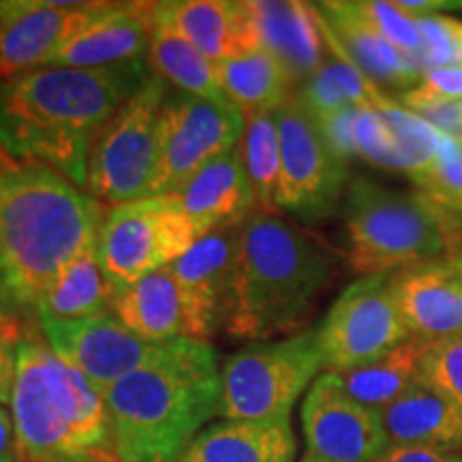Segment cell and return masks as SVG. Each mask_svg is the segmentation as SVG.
<instances>
[{"mask_svg":"<svg viewBox=\"0 0 462 462\" xmlns=\"http://www.w3.org/2000/svg\"><path fill=\"white\" fill-rule=\"evenodd\" d=\"M152 75L146 60L103 69L43 67L0 82V146L20 165H39L86 184L103 129Z\"/></svg>","mask_w":462,"mask_h":462,"instance_id":"cell-1","label":"cell"},{"mask_svg":"<svg viewBox=\"0 0 462 462\" xmlns=\"http://www.w3.org/2000/svg\"><path fill=\"white\" fill-rule=\"evenodd\" d=\"M101 201L60 173L20 165L0 178V310L37 313L58 276L97 245Z\"/></svg>","mask_w":462,"mask_h":462,"instance_id":"cell-2","label":"cell"},{"mask_svg":"<svg viewBox=\"0 0 462 462\" xmlns=\"http://www.w3.org/2000/svg\"><path fill=\"white\" fill-rule=\"evenodd\" d=\"M120 462H176L221 407V366L208 340L178 338L106 394Z\"/></svg>","mask_w":462,"mask_h":462,"instance_id":"cell-3","label":"cell"},{"mask_svg":"<svg viewBox=\"0 0 462 462\" xmlns=\"http://www.w3.org/2000/svg\"><path fill=\"white\" fill-rule=\"evenodd\" d=\"M332 270L330 251L313 236L279 215L253 212L242 223L225 334L234 340H268L298 330Z\"/></svg>","mask_w":462,"mask_h":462,"instance_id":"cell-4","label":"cell"},{"mask_svg":"<svg viewBox=\"0 0 462 462\" xmlns=\"http://www.w3.org/2000/svg\"><path fill=\"white\" fill-rule=\"evenodd\" d=\"M9 407L17 460L82 462L114 452L106 398L42 337L24 332L20 340Z\"/></svg>","mask_w":462,"mask_h":462,"instance_id":"cell-5","label":"cell"},{"mask_svg":"<svg viewBox=\"0 0 462 462\" xmlns=\"http://www.w3.org/2000/svg\"><path fill=\"white\" fill-rule=\"evenodd\" d=\"M343 223L346 263L362 276L392 274V270L448 257L446 236L426 201L371 178L349 182Z\"/></svg>","mask_w":462,"mask_h":462,"instance_id":"cell-6","label":"cell"},{"mask_svg":"<svg viewBox=\"0 0 462 462\" xmlns=\"http://www.w3.org/2000/svg\"><path fill=\"white\" fill-rule=\"evenodd\" d=\"M323 368L317 328L238 351L221 366L218 418L245 421L289 420L293 404Z\"/></svg>","mask_w":462,"mask_h":462,"instance_id":"cell-7","label":"cell"},{"mask_svg":"<svg viewBox=\"0 0 462 462\" xmlns=\"http://www.w3.org/2000/svg\"><path fill=\"white\" fill-rule=\"evenodd\" d=\"M167 82H148L114 116L97 140L88 161L86 189L99 201L120 206L150 198L159 157V123Z\"/></svg>","mask_w":462,"mask_h":462,"instance_id":"cell-8","label":"cell"},{"mask_svg":"<svg viewBox=\"0 0 462 462\" xmlns=\"http://www.w3.org/2000/svg\"><path fill=\"white\" fill-rule=\"evenodd\" d=\"M198 242L193 225L171 195L109 208L97 238V259L114 287L170 268Z\"/></svg>","mask_w":462,"mask_h":462,"instance_id":"cell-9","label":"cell"},{"mask_svg":"<svg viewBox=\"0 0 462 462\" xmlns=\"http://www.w3.org/2000/svg\"><path fill=\"white\" fill-rule=\"evenodd\" d=\"M281 143V180L276 204L302 223H319L337 210L349 165L334 152L319 123L291 95L274 112Z\"/></svg>","mask_w":462,"mask_h":462,"instance_id":"cell-10","label":"cell"},{"mask_svg":"<svg viewBox=\"0 0 462 462\" xmlns=\"http://www.w3.org/2000/svg\"><path fill=\"white\" fill-rule=\"evenodd\" d=\"M246 118L234 103L199 97H167L159 123V157L150 198L173 195L199 170L240 146Z\"/></svg>","mask_w":462,"mask_h":462,"instance_id":"cell-11","label":"cell"},{"mask_svg":"<svg viewBox=\"0 0 462 462\" xmlns=\"http://www.w3.org/2000/svg\"><path fill=\"white\" fill-rule=\"evenodd\" d=\"M317 334L328 373L364 366L411 338L390 289V274L364 276L346 287Z\"/></svg>","mask_w":462,"mask_h":462,"instance_id":"cell-12","label":"cell"},{"mask_svg":"<svg viewBox=\"0 0 462 462\" xmlns=\"http://www.w3.org/2000/svg\"><path fill=\"white\" fill-rule=\"evenodd\" d=\"M309 452L328 462H374L390 439L381 415L346 394L334 373L315 379L302 402Z\"/></svg>","mask_w":462,"mask_h":462,"instance_id":"cell-13","label":"cell"},{"mask_svg":"<svg viewBox=\"0 0 462 462\" xmlns=\"http://www.w3.org/2000/svg\"><path fill=\"white\" fill-rule=\"evenodd\" d=\"M39 321L50 349L82 373L103 398L161 346L137 338L114 313L78 321L39 317Z\"/></svg>","mask_w":462,"mask_h":462,"instance_id":"cell-14","label":"cell"},{"mask_svg":"<svg viewBox=\"0 0 462 462\" xmlns=\"http://www.w3.org/2000/svg\"><path fill=\"white\" fill-rule=\"evenodd\" d=\"M240 245L242 223L204 236L170 265L187 304L189 338L208 340L227 323Z\"/></svg>","mask_w":462,"mask_h":462,"instance_id":"cell-15","label":"cell"},{"mask_svg":"<svg viewBox=\"0 0 462 462\" xmlns=\"http://www.w3.org/2000/svg\"><path fill=\"white\" fill-rule=\"evenodd\" d=\"M106 3H51L5 0L0 3V82L50 67L51 58L75 31Z\"/></svg>","mask_w":462,"mask_h":462,"instance_id":"cell-16","label":"cell"},{"mask_svg":"<svg viewBox=\"0 0 462 462\" xmlns=\"http://www.w3.org/2000/svg\"><path fill=\"white\" fill-rule=\"evenodd\" d=\"M390 289L411 337L430 343L462 334V257L396 270Z\"/></svg>","mask_w":462,"mask_h":462,"instance_id":"cell-17","label":"cell"},{"mask_svg":"<svg viewBox=\"0 0 462 462\" xmlns=\"http://www.w3.org/2000/svg\"><path fill=\"white\" fill-rule=\"evenodd\" d=\"M154 3H106L51 58L50 67L103 69L143 60Z\"/></svg>","mask_w":462,"mask_h":462,"instance_id":"cell-18","label":"cell"},{"mask_svg":"<svg viewBox=\"0 0 462 462\" xmlns=\"http://www.w3.org/2000/svg\"><path fill=\"white\" fill-rule=\"evenodd\" d=\"M171 198L193 225L198 240L212 231L245 223L253 212H257L255 193L242 163L240 146L210 161Z\"/></svg>","mask_w":462,"mask_h":462,"instance_id":"cell-19","label":"cell"},{"mask_svg":"<svg viewBox=\"0 0 462 462\" xmlns=\"http://www.w3.org/2000/svg\"><path fill=\"white\" fill-rule=\"evenodd\" d=\"M259 45L285 69L293 86H304L319 71L328 56L315 5L296 0H253L248 3Z\"/></svg>","mask_w":462,"mask_h":462,"instance_id":"cell-20","label":"cell"},{"mask_svg":"<svg viewBox=\"0 0 462 462\" xmlns=\"http://www.w3.org/2000/svg\"><path fill=\"white\" fill-rule=\"evenodd\" d=\"M315 7L345 54L381 92H407L421 82L424 75L368 24L356 3H319Z\"/></svg>","mask_w":462,"mask_h":462,"instance_id":"cell-21","label":"cell"},{"mask_svg":"<svg viewBox=\"0 0 462 462\" xmlns=\"http://www.w3.org/2000/svg\"><path fill=\"white\" fill-rule=\"evenodd\" d=\"M159 9L215 65L262 48L248 3L176 0L159 3Z\"/></svg>","mask_w":462,"mask_h":462,"instance_id":"cell-22","label":"cell"},{"mask_svg":"<svg viewBox=\"0 0 462 462\" xmlns=\"http://www.w3.org/2000/svg\"><path fill=\"white\" fill-rule=\"evenodd\" d=\"M291 421L223 420L199 432L176 462H293Z\"/></svg>","mask_w":462,"mask_h":462,"instance_id":"cell-23","label":"cell"},{"mask_svg":"<svg viewBox=\"0 0 462 462\" xmlns=\"http://www.w3.org/2000/svg\"><path fill=\"white\" fill-rule=\"evenodd\" d=\"M114 315L146 343L165 345L189 338L187 304L170 268L116 287Z\"/></svg>","mask_w":462,"mask_h":462,"instance_id":"cell-24","label":"cell"},{"mask_svg":"<svg viewBox=\"0 0 462 462\" xmlns=\"http://www.w3.org/2000/svg\"><path fill=\"white\" fill-rule=\"evenodd\" d=\"M379 415L390 446L462 449V411L420 381Z\"/></svg>","mask_w":462,"mask_h":462,"instance_id":"cell-25","label":"cell"},{"mask_svg":"<svg viewBox=\"0 0 462 462\" xmlns=\"http://www.w3.org/2000/svg\"><path fill=\"white\" fill-rule=\"evenodd\" d=\"M148 67L152 75L176 86L178 92H184V95L215 103L229 101L218 84L215 62L208 60L182 32L173 28L163 11L159 9V3H154L152 9Z\"/></svg>","mask_w":462,"mask_h":462,"instance_id":"cell-26","label":"cell"},{"mask_svg":"<svg viewBox=\"0 0 462 462\" xmlns=\"http://www.w3.org/2000/svg\"><path fill=\"white\" fill-rule=\"evenodd\" d=\"M319 20L323 37H326L328 56L319 71L304 86H300L296 97L315 118H326V116H332L346 107L374 106L385 92H381L377 86H373L364 78L360 69L351 62V58L332 37L330 28L326 26L321 15Z\"/></svg>","mask_w":462,"mask_h":462,"instance_id":"cell-27","label":"cell"},{"mask_svg":"<svg viewBox=\"0 0 462 462\" xmlns=\"http://www.w3.org/2000/svg\"><path fill=\"white\" fill-rule=\"evenodd\" d=\"M225 97L245 114L276 112L293 95L291 79L268 50L259 48L217 65Z\"/></svg>","mask_w":462,"mask_h":462,"instance_id":"cell-28","label":"cell"},{"mask_svg":"<svg viewBox=\"0 0 462 462\" xmlns=\"http://www.w3.org/2000/svg\"><path fill=\"white\" fill-rule=\"evenodd\" d=\"M114 296L116 287L103 274L95 245L58 276L39 304L37 315L58 321L109 315L114 313Z\"/></svg>","mask_w":462,"mask_h":462,"instance_id":"cell-29","label":"cell"},{"mask_svg":"<svg viewBox=\"0 0 462 462\" xmlns=\"http://www.w3.org/2000/svg\"><path fill=\"white\" fill-rule=\"evenodd\" d=\"M421 346L424 340L411 337L379 360L334 374L356 402L381 413L420 381Z\"/></svg>","mask_w":462,"mask_h":462,"instance_id":"cell-30","label":"cell"},{"mask_svg":"<svg viewBox=\"0 0 462 462\" xmlns=\"http://www.w3.org/2000/svg\"><path fill=\"white\" fill-rule=\"evenodd\" d=\"M413 184L441 225L448 257H462V140L441 133L435 163Z\"/></svg>","mask_w":462,"mask_h":462,"instance_id":"cell-31","label":"cell"},{"mask_svg":"<svg viewBox=\"0 0 462 462\" xmlns=\"http://www.w3.org/2000/svg\"><path fill=\"white\" fill-rule=\"evenodd\" d=\"M240 154L248 182L255 193L257 212L276 215L279 212L276 195H279L281 180V143L274 112L248 116L240 142Z\"/></svg>","mask_w":462,"mask_h":462,"instance_id":"cell-32","label":"cell"},{"mask_svg":"<svg viewBox=\"0 0 462 462\" xmlns=\"http://www.w3.org/2000/svg\"><path fill=\"white\" fill-rule=\"evenodd\" d=\"M374 107L379 109L385 123L390 125L396 152L401 157L402 173H407L411 182H418L435 163L439 143H441V133L426 123L420 114L411 112L402 103L390 99L385 95L374 103Z\"/></svg>","mask_w":462,"mask_h":462,"instance_id":"cell-33","label":"cell"},{"mask_svg":"<svg viewBox=\"0 0 462 462\" xmlns=\"http://www.w3.org/2000/svg\"><path fill=\"white\" fill-rule=\"evenodd\" d=\"M420 383L462 411V334L460 337L430 340L421 346Z\"/></svg>","mask_w":462,"mask_h":462,"instance_id":"cell-34","label":"cell"},{"mask_svg":"<svg viewBox=\"0 0 462 462\" xmlns=\"http://www.w3.org/2000/svg\"><path fill=\"white\" fill-rule=\"evenodd\" d=\"M421 34V50L413 65L421 75L432 69L462 67V22L443 15L413 17Z\"/></svg>","mask_w":462,"mask_h":462,"instance_id":"cell-35","label":"cell"},{"mask_svg":"<svg viewBox=\"0 0 462 462\" xmlns=\"http://www.w3.org/2000/svg\"><path fill=\"white\" fill-rule=\"evenodd\" d=\"M356 148L357 157L385 171H401V157L396 152L394 135L390 125L374 106L357 109L356 118Z\"/></svg>","mask_w":462,"mask_h":462,"instance_id":"cell-36","label":"cell"},{"mask_svg":"<svg viewBox=\"0 0 462 462\" xmlns=\"http://www.w3.org/2000/svg\"><path fill=\"white\" fill-rule=\"evenodd\" d=\"M360 14L366 17L368 24L377 31L381 37L390 45H394L398 51H402L409 60H415V56L421 50V34L411 15L396 7V3H381V0H364L356 3Z\"/></svg>","mask_w":462,"mask_h":462,"instance_id":"cell-37","label":"cell"},{"mask_svg":"<svg viewBox=\"0 0 462 462\" xmlns=\"http://www.w3.org/2000/svg\"><path fill=\"white\" fill-rule=\"evenodd\" d=\"M439 101H462V67L432 69L415 88L398 97V103L411 112Z\"/></svg>","mask_w":462,"mask_h":462,"instance_id":"cell-38","label":"cell"},{"mask_svg":"<svg viewBox=\"0 0 462 462\" xmlns=\"http://www.w3.org/2000/svg\"><path fill=\"white\" fill-rule=\"evenodd\" d=\"M24 332L17 319L0 310V404H11L17 373V346Z\"/></svg>","mask_w":462,"mask_h":462,"instance_id":"cell-39","label":"cell"},{"mask_svg":"<svg viewBox=\"0 0 462 462\" xmlns=\"http://www.w3.org/2000/svg\"><path fill=\"white\" fill-rule=\"evenodd\" d=\"M357 109L360 107H346L332 116H326V118H317V123H319L328 143H330L334 152H337L346 165H349L351 159L357 157V148H356Z\"/></svg>","mask_w":462,"mask_h":462,"instance_id":"cell-40","label":"cell"},{"mask_svg":"<svg viewBox=\"0 0 462 462\" xmlns=\"http://www.w3.org/2000/svg\"><path fill=\"white\" fill-rule=\"evenodd\" d=\"M426 123L435 126L443 135L462 140V101H439L432 106L420 107L418 112Z\"/></svg>","mask_w":462,"mask_h":462,"instance_id":"cell-41","label":"cell"},{"mask_svg":"<svg viewBox=\"0 0 462 462\" xmlns=\"http://www.w3.org/2000/svg\"><path fill=\"white\" fill-rule=\"evenodd\" d=\"M374 462H462V456L420 446H388Z\"/></svg>","mask_w":462,"mask_h":462,"instance_id":"cell-42","label":"cell"},{"mask_svg":"<svg viewBox=\"0 0 462 462\" xmlns=\"http://www.w3.org/2000/svg\"><path fill=\"white\" fill-rule=\"evenodd\" d=\"M396 7L407 15H435L439 11H462V0H396Z\"/></svg>","mask_w":462,"mask_h":462,"instance_id":"cell-43","label":"cell"},{"mask_svg":"<svg viewBox=\"0 0 462 462\" xmlns=\"http://www.w3.org/2000/svg\"><path fill=\"white\" fill-rule=\"evenodd\" d=\"M0 460H17L14 418L3 404H0Z\"/></svg>","mask_w":462,"mask_h":462,"instance_id":"cell-44","label":"cell"},{"mask_svg":"<svg viewBox=\"0 0 462 462\" xmlns=\"http://www.w3.org/2000/svg\"><path fill=\"white\" fill-rule=\"evenodd\" d=\"M17 167H20V163H17L15 159H11L7 154V150L0 146V178H3L5 173L17 170Z\"/></svg>","mask_w":462,"mask_h":462,"instance_id":"cell-45","label":"cell"},{"mask_svg":"<svg viewBox=\"0 0 462 462\" xmlns=\"http://www.w3.org/2000/svg\"><path fill=\"white\" fill-rule=\"evenodd\" d=\"M82 462H120L116 458V454H101V456H95V458H88V460H82Z\"/></svg>","mask_w":462,"mask_h":462,"instance_id":"cell-46","label":"cell"},{"mask_svg":"<svg viewBox=\"0 0 462 462\" xmlns=\"http://www.w3.org/2000/svg\"><path fill=\"white\" fill-rule=\"evenodd\" d=\"M298 462H328V460H323V458H319V456L309 452L306 456H302V458H300Z\"/></svg>","mask_w":462,"mask_h":462,"instance_id":"cell-47","label":"cell"},{"mask_svg":"<svg viewBox=\"0 0 462 462\" xmlns=\"http://www.w3.org/2000/svg\"><path fill=\"white\" fill-rule=\"evenodd\" d=\"M0 462H17V460H0Z\"/></svg>","mask_w":462,"mask_h":462,"instance_id":"cell-48","label":"cell"},{"mask_svg":"<svg viewBox=\"0 0 462 462\" xmlns=\"http://www.w3.org/2000/svg\"><path fill=\"white\" fill-rule=\"evenodd\" d=\"M17 462H22V460H17Z\"/></svg>","mask_w":462,"mask_h":462,"instance_id":"cell-49","label":"cell"}]
</instances>
